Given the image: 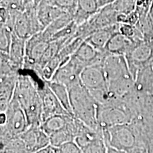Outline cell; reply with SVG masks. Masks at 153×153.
<instances>
[{"label": "cell", "instance_id": "obj_32", "mask_svg": "<svg viewBox=\"0 0 153 153\" xmlns=\"http://www.w3.org/2000/svg\"><path fill=\"white\" fill-rule=\"evenodd\" d=\"M128 153H147L146 150H145V148L143 147H137L135 149H133V150Z\"/></svg>", "mask_w": 153, "mask_h": 153}, {"label": "cell", "instance_id": "obj_16", "mask_svg": "<svg viewBox=\"0 0 153 153\" xmlns=\"http://www.w3.org/2000/svg\"><path fill=\"white\" fill-rule=\"evenodd\" d=\"M73 119V116L69 115H56L42 122L41 127L49 136L68 128Z\"/></svg>", "mask_w": 153, "mask_h": 153}, {"label": "cell", "instance_id": "obj_20", "mask_svg": "<svg viewBox=\"0 0 153 153\" xmlns=\"http://www.w3.org/2000/svg\"><path fill=\"white\" fill-rule=\"evenodd\" d=\"M0 76L19 74L21 71L15 68L9 60V54L0 52Z\"/></svg>", "mask_w": 153, "mask_h": 153}, {"label": "cell", "instance_id": "obj_29", "mask_svg": "<svg viewBox=\"0 0 153 153\" xmlns=\"http://www.w3.org/2000/svg\"><path fill=\"white\" fill-rule=\"evenodd\" d=\"M144 145L147 153H153V135H148L145 137Z\"/></svg>", "mask_w": 153, "mask_h": 153}, {"label": "cell", "instance_id": "obj_25", "mask_svg": "<svg viewBox=\"0 0 153 153\" xmlns=\"http://www.w3.org/2000/svg\"><path fill=\"white\" fill-rule=\"evenodd\" d=\"M53 5L61 9L63 12L72 15V16L75 14L78 7V1L73 0H62V1H49Z\"/></svg>", "mask_w": 153, "mask_h": 153}, {"label": "cell", "instance_id": "obj_24", "mask_svg": "<svg viewBox=\"0 0 153 153\" xmlns=\"http://www.w3.org/2000/svg\"><path fill=\"white\" fill-rule=\"evenodd\" d=\"M111 6L118 14L129 15L135 11L136 7V1H114Z\"/></svg>", "mask_w": 153, "mask_h": 153}, {"label": "cell", "instance_id": "obj_4", "mask_svg": "<svg viewBox=\"0 0 153 153\" xmlns=\"http://www.w3.org/2000/svg\"><path fill=\"white\" fill-rule=\"evenodd\" d=\"M102 131L106 144L118 150L128 153L137 147H143L140 145L138 130L132 123L103 129Z\"/></svg>", "mask_w": 153, "mask_h": 153}, {"label": "cell", "instance_id": "obj_30", "mask_svg": "<svg viewBox=\"0 0 153 153\" xmlns=\"http://www.w3.org/2000/svg\"><path fill=\"white\" fill-rule=\"evenodd\" d=\"M34 153H55V151L54 150V148H53L52 146L49 145L47 148L42 149V150Z\"/></svg>", "mask_w": 153, "mask_h": 153}, {"label": "cell", "instance_id": "obj_13", "mask_svg": "<svg viewBox=\"0 0 153 153\" xmlns=\"http://www.w3.org/2000/svg\"><path fill=\"white\" fill-rule=\"evenodd\" d=\"M64 13L61 9L50 3L49 1H40L36 10L38 22L43 30Z\"/></svg>", "mask_w": 153, "mask_h": 153}, {"label": "cell", "instance_id": "obj_10", "mask_svg": "<svg viewBox=\"0 0 153 153\" xmlns=\"http://www.w3.org/2000/svg\"><path fill=\"white\" fill-rule=\"evenodd\" d=\"M29 153H34L51 145L49 136L41 126H30L19 136Z\"/></svg>", "mask_w": 153, "mask_h": 153}, {"label": "cell", "instance_id": "obj_28", "mask_svg": "<svg viewBox=\"0 0 153 153\" xmlns=\"http://www.w3.org/2000/svg\"><path fill=\"white\" fill-rule=\"evenodd\" d=\"M26 1H1L0 8H4L9 11L23 13L26 10Z\"/></svg>", "mask_w": 153, "mask_h": 153}, {"label": "cell", "instance_id": "obj_9", "mask_svg": "<svg viewBox=\"0 0 153 153\" xmlns=\"http://www.w3.org/2000/svg\"><path fill=\"white\" fill-rule=\"evenodd\" d=\"M43 114H42V122L56 115H69L62 104L49 87L47 82H44L43 85L40 87Z\"/></svg>", "mask_w": 153, "mask_h": 153}, {"label": "cell", "instance_id": "obj_15", "mask_svg": "<svg viewBox=\"0 0 153 153\" xmlns=\"http://www.w3.org/2000/svg\"><path fill=\"white\" fill-rule=\"evenodd\" d=\"M134 44L133 41L118 32L111 38L105 47V51L111 55L126 56L133 48Z\"/></svg>", "mask_w": 153, "mask_h": 153}, {"label": "cell", "instance_id": "obj_26", "mask_svg": "<svg viewBox=\"0 0 153 153\" xmlns=\"http://www.w3.org/2000/svg\"><path fill=\"white\" fill-rule=\"evenodd\" d=\"M78 7L91 16H93L94 15L97 14L101 10L99 0H86V1L85 0L82 1L81 0V1H78Z\"/></svg>", "mask_w": 153, "mask_h": 153}, {"label": "cell", "instance_id": "obj_3", "mask_svg": "<svg viewBox=\"0 0 153 153\" xmlns=\"http://www.w3.org/2000/svg\"><path fill=\"white\" fill-rule=\"evenodd\" d=\"M4 114L5 123L0 126L1 149L4 148L15 137H19L29 127L26 114L19 100L14 96Z\"/></svg>", "mask_w": 153, "mask_h": 153}, {"label": "cell", "instance_id": "obj_31", "mask_svg": "<svg viewBox=\"0 0 153 153\" xmlns=\"http://www.w3.org/2000/svg\"><path fill=\"white\" fill-rule=\"evenodd\" d=\"M106 145V153H126L125 152H123V151L118 150L117 149L112 148V147H111L110 145L107 144Z\"/></svg>", "mask_w": 153, "mask_h": 153}, {"label": "cell", "instance_id": "obj_1", "mask_svg": "<svg viewBox=\"0 0 153 153\" xmlns=\"http://www.w3.org/2000/svg\"><path fill=\"white\" fill-rule=\"evenodd\" d=\"M38 82L29 74H19L14 97L18 99L27 118L28 126H41L42 123V100Z\"/></svg>", "mask_w": 153, "mask_h": 153}, {"label": "cell", "instance_id": "obj_17", "mask_svg": "<svg viewBox=\"0 0 153 153\" xmlns=\"http://www.w3.org/2000/svg\"><path fill=\"white\" fill-rule=\"evenodd\" d=\"M119 24L108 26L96 31L85 40L99 51H104L106 44L115 33H118Z\"/></svg>", "mask_w": 153, "mask_h": 153}, {"label": "cell", "instance_id": "obj_8", "mask_svg": "<svg viewBox=\"0 0 153 153\" xmlns=\"http://www.w3.org/2000/svg\"><path fill=\"white\" fill-rule=\"evenodd\" d=\"M102 65L108 85L123 78L133 76L124 55L109 54Z\"/></svg>", "mask_w": 153, "mask_h": 153}, {"label": "cell", "instance_id": "obj_5", "mask_svg": "<svg viewBox=\"0 0 153 153\" xmlns=\"http://www.w3.org/2000/svg\"><path fill=\"white\" fill-rule=\"evenodd\" d=\"M97 118L101 130L131 123L133 120V116L121 99L114 104L99 105Z\"/></svg>", "mask_w": 153, "mask_h": 153}, {"label": "cell", "instance_id": "obj_14", "mask_svg": "<svg viewBox=\"0 0 153 153\" xmlns=\"http://www.w3.org/2000/svg\"><path fill=\"white\" fill-rule=\"evenodd\" d=\"M26 40L19 38L13 33L9 57L13 65L19 71L24 70L26 59Z\"/></svg>", "mask_w": 153, "mask_h": 153}, {"label": "cell", "instance_id": "obj_21", "mask_svg": "<svg viewBox=\"0 0 153 153\" xmlns=\"http://www.w3.org/2000/svg\"><path fill=\"white\" fill-rule=\"evenodd\" d=\"M14 32L6 26H0V52L9 54Z\"/></svg>", "mask_w": 153, "mask_h": 153}, {"label": "cell", "instance_id": "obj_7", "mask_svg": "<svg viewBox=\"0 0 153 153\" xmlns=\"http://www.w3.org/2000/svg\"><path fill=\"white\" fill-rule=\"evenodd\" d=\"M50 41L43 31L32 36L26 41V59L24 70L32 71L37 65L49 46Z\"/></svg>", "mask_w": 153, "mask_h": 153}, {"label": "cell", "instance_id": "obj_22", "mask_svg": "<svg viewBox=\"0 0 153 153\" xmlns=\"http://www.w3.org/2000/svg\"><path fill=\"white\" fill-rule=\"evenodd\" d=\"M1 153H29L24 143L19 137H15L4 148L1 149Z\"/></svg>", "mask_w": 153, "mask_h": 153}, {"label": "cell", "instance_id": "obj_23", "mask_svg": "<svg viewBox=\"0 0 153 153\" xmlns=\"http://www.w3.org/2000/svg\"><path fill=\"white\" fill-rule=\"evenodd\" d=\"M83 153H106V145L104 135L98 137L82 149Z\"/></svg>", "mask_w": 153, "mask_h": 153}, {"label": "cell", "instance_id": "obj_6", "mask_svg": "<svg viewBox=\"0 0 153 153\" xmlns=\"http://www.w3.org/2000/svg\"><path fill=\"white\" fill-rule=\"evenodd\" d=\"M86 68L85 63L72 55L59 68L51 81L62 84L69 89L81 82L80 76Z\"/></svg>", "mask_w": 153, "mask_h": 153}, {"label": "cell", "instance_id": "obj_12", "mask_svg": "<svg viewBox=\"0 0 153 153\" xmlns=\"http://www.w3.org/2000/svg\"><path fill=\"white\" fill-rule=\"evenodd\" d=\"M19 73L0 76V113L7 111L14 98Z\"/></svg>", "mask_w": 153, "mask_h": 153}, {"label": "cell", "instance_id": "obj_27", "mask_svg": "<svg viewBox=\"0 0 153 153\" xmlns=\"http://www.w3.org/2000/svg\"><path fill=\"white\" fill-rule=\"evenodd\" d=\"M78 26L74 22L70 23L67 27H65L64 29H62L58 33L55 34L54 36L51 38V41H58V40L61 39H66V38H70L72 36H74L76 34V30H77Z\"/></svg>", "mask_w": 153, "mask_h": 153}, {"label": "cell", "instance_id": "obj_18", "mask_svg": "<svg viewBox=\"0 0 153 153\" xmlns=\"http://www.w3.org/2000/svg\"><path fill=\"white\" fill-rule=\"evenodd\" d=\"M47 82L49 87L51 88V89L53 91V92L55 94V96H56V97L60 102V104H62L63 108L65 109L66 111L68 112L70 116H73L71 108V104H70V94H69L68 88H67L64 85L59 83V82L53 81H50Z\"/></svg>", "mask_w": 153, "mask_h": 153}, {"label": "cell", "instance_id": "obj_2", "mask_svg": "<svg viewBox=\"0 0 153 153\" xmlns=\"http://www.w3.org/2000/svg\"><path fill=\"white\" fill-rule=\"evenodd\" d=\"M73 116L89 128L102 131L98 123V106L89 91L82 82L68 89Z\"/></svg>", "mask_w": 153, "mask_h": 153}, {"label": "cell", "instance_id": "obj_19", "mask_svg": "<svg viewBox=\"0 0 153 153\" xmlns=\"http://www.w3.org/2000/svg\"><path fill=\"white\" fill-rule=\"evenodd\" d=\"M72 22H73V16L67 13H64L55 21H53L46 28H45L44 30H43V33L45 38H48L51 42V38L55 34L64 29Z\"/></svg>", "mask_w": 153, "mask_h": 153}, {"label": "cell", "instance_id": "obj_11", "mask_svg": "<svg viewBox=\"0 0 153 153\" xmlns=\"http://www.w3.org/2000/svg\"><path fill=\"white\" fill-rule=\"evenodd\" d=\"M80 79L88 91L108 88L102 65L87 67L82 72Z\"/></svg>", "mask_w": 153, "mask_h": 153}]
</instances>
